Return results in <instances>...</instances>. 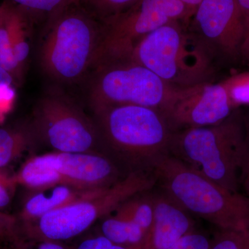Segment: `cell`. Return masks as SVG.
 Instances as JSON below:
<instances>
[{"mask_svg": "<svg viewBox=\"0 0 249 249\" xmlns=\"http://www.w3.org/2000/svg\"><path fill=\"white\" fill-rule=\"evenodd\" d=\"M102 31V22L80 1L48 16L38 52L44 74L59 85L78 84L88 79Z\"/></svg>", "mask_w": 249, "mask_h": 249, "instance_id": "1", "label": "cell"}, {"mask_svg": "<svg viewBox=\"0 0 249 249\" xmlns=\"http://www.w3.org/2000/svg\"><path fill=\"white\" fill-rule=\"evenodd\" d=\"M31 126L36 139L55 151L91 153L102 142L94 120L60 91L37 101Z\"/></svg>", "mask_w": 249, "mask_h": 249, "instance_id": "10", "label": "cell"}, {"mask_svg": "<svg viewBox=\"0 0 249 249\" xmlns=\"http://www.w3.org/2000/svg\"><path fill=\"white\" fill-rule=\"evenodd\" d=\"M88 78V101L92 110L133 105L154 108L163 113L178 89L131 59L101 64L93 69Z\"/></svg>", "mask_w": 249, "mask_h": 249, "instance_id": "7", "label": "cell"}, {"mask_svg": "<svg viewBox=\"0 0 249 249\" xmlns=\"http://www.w3.org/2000/svg\"><path fill=\"white\" fill-rule=\"evenodd\" d=\"M14 6L10 0L0 5V67L9 72L16 83L20 82L23 73L13 52L11 28Z\"/></svg>", "mask_w": 249, "mask_h": 249, "instance_id": "18", "label": "cell"}, {"mask_svg": "<svg viewBox=\"0 0 249 249\" xmlns=\"http://www.w3.org/2000/svg\"><path fill=\"white\" fill-rule=\"evenodd\" d=\"M15 83L9 72L0 67V124L14 106L16 96Z\"/></svg>", "mask_w": 249, "mask_h": 249, "instance_id": "22", "label": "cell"}, {"mask_svg": "<svg viewBox=\"0 0 249 249\" xmlns=\"http://www.w3.org/2000/svg\"><path fill=\"white\" fill-rule=\"evenodd\" d=\"M34 16H48L81 0H10Z\"/></svg>", "mask_w": 249, "mask_h": 249, "instance_id": "21", "label": "cell"}, {"mask_svg": "<svg viewBox=\"0 0 249 249\" xmlns=\"http://www.w3.org/2000/svg\"><path fill=\"white\" fill-rule=\"evenodd\" d=\"M209 249H243L242 235L238 232L220 231L213 239Z\"/></svg>", "mask_w": 249, "mask_h": 249, "instance_id": "25", "label": "cell"}, {"mask_svg": "<svg viewBox=\"0 0 249 249\" xmlns=\"http://www.w3.org/2000/svg\"><path fill=\"white\" fill-rule=\"evenodd\" d=\"M212 241L206 234L195 230L167 249H209Z\"/></svg>", "mask_w": 249, "mask_h": 249, "instance_id": "24", "label": "cell"}, {"mask_svg": "<svg viewBox=\"0 0 249 249\" xmlns=\"http://www.w3.org/2000/svg\"><path fill=\"white\" fill-rule=\"evenodd\" d=\"M106 188H107L79 189L67 185H58L42 191H34V194L23 205L19 217L24 224L34 222L51 211L96 196Z\"/></svg>", "mask_w": 249, "mask_h": 249, "instance_id": "14", "label": "cell"}, {"mask_svg": "<svg viewBox=\"0 0 249 249\" xmlns=\"http://www.w3.org/2000/svg\"><path fill=\"white\" fill-rule=\"evenodd\" d=\"M151 170L160 189L190 213L220 231L249 232V196L223 188L169 154L160 157Z\"/></svg>", "mask_w": 249, "mask_h": 249, "instance_id": "4", "label": "cell"}, {"mask_svg": "<svg viewBox=\"0 0 249 249\" xmlns=\"http://www.w3.org/2000/svg\"><path fill=\"white\" fill-rule=\"evenodd\" d=\"M186 6L192 13L194 14L195 11L202 0H178Z\"/></svg>", "mask_w": 249, "mask_h": 249, "instance_id": "32", "label": "cell"}, {"mask_svg": "<svg viewBox=\"0 0 249 249\" xmlns=\"http://www.w3.org/2000/svg\"><path fill=\"white\" fill-rule=\"evenodd\" d=\"M18 186L16 173H11L6 168H0V210L11 204Z\"/></svg>", "mask_w": 249, "mask_h": 249, "instance_id": "23", "label": "cell"}, {"mask_svg": "<svg viewBox=\"0 0 249 249\" xmlns=\"http://www.w3.org/2000/svg\"><path fill=\"white\" fill-rule=\"evenodd\" d=\"M192 16L193 13L178 0H138L102 21L93 70L104 62L128 59L134 47L152 31L172 22L188 23Z\"/></svg>", "mask_w": 249, "mask_h": 249, "instance_id": "9", "label": "cell"}, {"mask_svg": "<svg viewBox=\"0 0 249 249\" xmlns=\"http://www.w3.org/2000/svg\"><path fill=\"white\" fill-rule=\"evenodd\" d=\"M240 234L242 235L243 249H249V232Z\"/></svg>", "mask_w": 249, "mask_h": 249, "instance_id": "33", "label": "cell"}, {"mask_svg": "<svg viewBox=\"0 0 249 249\" xmlns=\"http://www.w3.org/2000/svg\"><path fill=\"white\" fill-rule=\"evenodd\" d=\"M153 174L137 170L109 188L89 197L54 210L34 222L24 224L31 235L47 240H65L80 235L100 219L115 211L124 201L155 186Z\"/></svg>", "mask_w": 249, "mask_h": 249, "instance_id": "6", "label": "cell"}, {"mask_svg": "<svg viewBox=\"0 0 249 249\" xmlns=\"http://www.w3.org/2000/svg\"><path fill=\"white\" fill-rule=\"evenodd\" d=\"M237 1L245 27V40L242 49V60L249 65V0H237Z\"/></svg>", "mask_w": 249, "mask_h": 249, "instance_id": "27", "label": "cell"}, {"mask_svg": "<svg viewBox=\"0 0 249 249\" xmlns=\"http://www.w3.org/2000/svg\"><path fill=\"white\" fill-rule=\"evenodd\" d=\"M237 109L222 80L175 90L163 114L178 131L219 124Z\"/></svg>", "mask_w": 249, "mask_h": 249, "instance_id": "11", "label": "cell"}, {"mask_svg": "<svg viewBox=\"0 0 249 249\" xmlns=\"http://www.w3.org/2000/svg\"><path fill=\"white\" fill-rule=\"evenodd\" d=\"M8 240H10L12 245L11 249H29L26 247L25 244L22 242L20 237L18 235L16 230L10 233ZM37 249H65L61 245L55 243L54 241L45 240L37 247Z\"/></svg>", "mask_w": 249, "mask_h": 249, "instance_id": "28", "label": "cell"}, {"mask_svg": "<svg viewBox=\"0 0 249 249\" xmlns=\"http://www.w3.org/2000/svg\"><path fill=\"white\" fill-rule=\"evenodd\" d=\"M33 16L30 12L15 4L11 19V39L16 62L24 73L30 55L33 40Z\"/></svg>", "mask_w": 249, "mask_h": 249, "instance_id": "15", "label": "cell"}, {"mask_svg": "<svg viewBox=\"0 0 249 249\" xmlns=\"http://www.w3.org/2000/svg\"><path fill=\"white\" fill-rule=\"evenodd\" d=\"M240 183L243 186L247 196H249V167H247L242 171Z\"/></svg>", "mask_w": 249, "mask_h": 249, "instance_id": "31", "label": "cell"}, {"mask_svg": "<svg viewBox=\"0 0 249 249\" xmlns=\"http://www.w3.org/2000/svg\"><path fill=\"white\" fill-rule=\"evenodd\" d=\"M243 120L245 130V155L244 170L247 167H249V112L247 114L243 113Z\"/></svg>", "mask_w": 249, "mask_h": 249, "instance_id": "30", "label": "cell"}, {"mask_svg": "<svg viewBox=\"0 0 249 249\" xmlns=\"http://www.w3.org/2000/svg\"><path fill=\"white\" fill-rule=\"evenodd\" d=\"M115 165L97 152L55 151L34 156L16 173L18 185L33 191L58 185L79 189L108 188L119 181Z\"/></svg>", "mask_w": 249, "mask_h": 249, "instance_id": "8", "label": "cell"}, {"mask_svg": "<svg viewBox=\"0 0 249 249\" xmlns=\"http://www.w3.org/2000/svg\"><path fill=\"white\" fill-rule=\"evenodd\" d=\"M92 111L101 142L126 161L151 170L169 152L175 131L158 109L124 105Z\"/></svg>", "mask_w": 249, "mask_h": 249, "instance_id": "5", "label": "cell"}, {"mask_svg": "<svg viewBox=\"0 0 249 249\" xmlns=\"http://www.w3.org/2000/svg\"><path fill=\"white\" fill-rule=\"evenodd\" d=\"M14 221L4 214H0V240L7 239L10 231L14 227Z\"/></svg>", "mask_w": 249, "mask_h": 249, "instance_id": "29", "label": "cell"}, {"mask_svg": "<svg viewBox=\"0 0 249 249\" xmlns=\"http://www.w3.org/2000/svg\"><path fill=\"white\" fill-rule=\"evenodd\" d=\"M76 249H142L116 245L101 235L83 241Z\"/></svg>", "mask_w": 249, "mask_h": 249, "instance_id": "26", "label": "cell"}, {"mask_svg": "<svg viewBox=\"0 0 249 249\" xmlns=\"http://www.w3.org/2000/svg\"><path fill=\"white\" fill-rule=\"evenodd\" d=\"M138 0H81L82 4L102 22L122 12Z\"/></svg>", "mask_w": 249, "mask_h": 249, "instance_id": "20", "label": "cell"}, {"mask_svg": "<svg viewBox=\"0 0 249 249\" xmlns=\"http://www.w3.org/2000/svg\"><path fill=\"white\" fill-rule=\"evenodd\" d=\"M154 217L148 249H167L196 230L191 213L163 190L150 193Z\"/></svg>", "mask_w": 249, "mask_h": 249, "instance_id": "13", "label": "cell"}, {"mask_svg": "<svg viewBox=\"0 0 249 249\" xmlns=\"http://www.w3.org/2000/svg\"><path fill=\"white\" fill-rule=\"evenodd\" d=\"M168 154L205 178L238 192L245 163L243 113L238 108L219 124L175 131Z\"/></svg>", "mask_w": 249, "mask_h": 249, "instance_id": "2", "label": "cell"}, {"mask_svg": "<svg viewBox=\"0 0 249 249\" xmlns=\"http://www.w3.org/2000/svg\"><path fill=\"white\" fill-rule=\"evenodd\" d=\"M214 58L199 36L188 29V23L176 21L145 36L128 59L147 67L170 86L186 89L213 83Z\"/></svg>", "mask_w": 249, "mask_h": 249, "instance_id": "3", "label": "cell"}, {"mask_svg": "<svg viewBox=\"0 0 249 249\" xmlns=\"http://www.w3.org/2000/svg\"><path fill=\"white\" fill-rule=\"evenodd\" d=\"M102 235L116 245L148 249V235L131 221L114 214L105 219L101 225Z\"/></svg>", "mask_w": 249, "mask_h": 249, "instance_id": "16", "label": "cell"}, {"mask_svg": "<svg viewBox=\"0 0 249 249\" xmlns=\"http://www.w3.org/2000/svg\"><path fill=\"white\" fill-rule=\"evenodd\" d=\"M116 215L131 221L150 235L153 222L154 208L150 193L147 196H132L118 206Z\"/></svg>", "mask_w": 249, "mask_h": 249, "instance_id": "19", "label": "cell"}, {"mask_svg": "<svg viewBox=\"0 0 249 249\" xmlns=\"http://www.w3.org/2000/svg\"><path fill=\"white\" fill-rule=\"evenodd\" d=\"M192 18V31L215 57L242 60L245 27L237 0H202Z\"/></svg>", "mask_w": 249, "mask_h": 249, "instance_id": "12", "label": "cell"}, {"mask_svg": "<svg viewBox=\"0 0 249 249\" xmlns=\"http://www.w3.org/2000/svg\"><path fill=\"white\" fill-rule=\"evenodd\" d=\"M35 139L31 124L0 127V168H6L27 151Z\"/></svg>", "mask_w": 249, "mask_h": 249, "instance_id": "17", "label": "cell"}]
</instances>
